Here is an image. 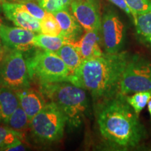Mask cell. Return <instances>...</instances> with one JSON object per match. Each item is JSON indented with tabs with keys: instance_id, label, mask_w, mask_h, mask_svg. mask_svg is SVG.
<instances>
[{
	"instance_id": "6da1fadb",
	"label": "cell",
	"mask_w": 151,
	"mask_h": 151,
	"mask_svg": "<svg viewBox=\"0 0 151 151\" xmlns=\"http://www.w3.org/2000/svg\"><path fill=\"white\" fill-rule=\"evenodd\" d=\"M96 118L100 134L107 145L117 150L139 146L147 138V132L139 116L118 92L109 99L99 101Z\"/></svg>"
},
{
	"instance_id": "7a4b0ae2",
	"label": "cell",
	"mask_w": 151,
	"mask_h": 151,
	"mask_svg": "<svg viewBox=\"0 0 151 151\" xmlns=\"http://www.w3.org/2000/svg\"><path fill=\"white\" fill-rule=\"evenodd\" d=\"M129 56L127 52H104L101 55L83 60L71 73L68 81L86 90L98 101L109 99L119 92L120 83Z\"/></svg>"
},
{
	"instance_id": "3957f363",
	"label": "cell",
	"mask_w": 151,
	"mask_h": 151,
	"mask_svg": "<svg viewBox=\"0 0 151 151\" xmlns=\"http://www.w3.org/2000/svg\"><path fill=\"white\" fill-rule=\"evenodd\" d=\"M42 92L61 109L71 129L80 127L89 112L87 91L69 82L41 86Z\"/></svg>"
},
{
	"instance_id": "277c9868",
	"label": "cell",
	"mask_w": 151,
	"mask_h": 151,
	"mask_svg": "<svg viewBox=\"0 0 151 151\" xmlns=\"http://www.w3.org/2000/svg\"><path fill=\"white\" fill-rule=\"evenodd\" d=\"M30 80L41 86L68 81L71 71L55 52L36 50L26 59Z\"/></svg>"
},
{
	"instance_id": "5b68a950",
	"label": "cell",
	"mask_w": 151,
	"mask_h": 151,
	"mask_svg": "<svg viewBox=\"0 0 151 151\" xmlns=\"http://www.w3.org/2000/svg\"><path fill=\"white\" fill-rule=\"evenodd\" d=\"M67 120L61 109L53 101L46 104L30 121L35 137L43 142H55L62 139Z\"/></svg>"
},
{
	"instance_id": "8992f818",
	"label": "cell",
	"mask_w": 151,
	"mask_h": 151,
	"mask_svg": "<svg viewBox=\"0 0 151 151\" xmlns=\"http://www.w3.org/2000/svg\"><path fill=\"white\" fill-rule=\"evenodd\" d=\"M140 92L151 93V62L139 55L129 57L122 75L119 92L124 95Z\"/></svg>"
},
{
	"instance_id": "52a82bcc",
	"label": "cell",
	"mask_w": 151,
	"mask_h": 151,
	"mask_svg": "<svg viewBox=\"0 0 151 151\" xmlns=\"http://www.w3.org/2000/svg\"><path fill=\"white\" fill-rule=\"evenodd\" d=\"M29 81L27 60L23 53L12 50L4 57L0 65V84L17 91L29 88Z\"/></svg>"
},
{
	"instance_id": "ba28073f",
	"label": "cell",
	"mask_w": 151,
	"mask_h": 151,
	"mask_svg": "<svg viewBox=\"0 0 151 151\" xmlns=\"http://www.w3.org/2000/svg\"><path fill=\"white\" fill-rule=\"evenodd\" d=\"M100 32L106 52L117 53L123 50L126 41V27L116 12L109 10L104 14Z\"/></svg>"
},
{
	"instance_id": "9c48e42d",
	"label": "cell",
	"mask_w": 151,
	"mask_h": 151,
	"mask_svg": "<svg viewBox=\"0 0 151 151\" xmlns=\"http://www.w3.org/2000/svg\"><path fill=\"white\" fill-rule=\"evenodd\" d=\"M70 9L85 31L100 29L101 17L97 0H72Z\"/></svg>"
},
{
	"instance_id": "30bf717a",
	"label": "cell",
	"mask_w": 151,
	"mask_h": 151,
	"mask_svg": "<svg viewBox=\"0 0 151 151\" xmlns=\"http://www.w3.org/2000/svg\"><path fill=\"white\" fill-rule=\"evenodd\" d=\"M35 32L20 27H9L0 24V39L3 44L11 50L26 52L35 46Z\"/></svg>"
},
{
	"instance_id": "8fae6325",
	"label": "cell",
	"mask_w": 151,
	"mask_h": 151,
	"mask_svg": "<svg viewBox=\"0 0 151 151\" xmlns=\"http://www.w3.org/2000/svg\"><path fill=\"white\" fill-rule=\"evenodd\" d=\"M5 16L17 27L41 33L40 20L34 18L22 8L19 3L4 1L1 4Z\"/></svg>"
},
{
	"instance_id": "7c38bea8",
	"label": "cell",
	"mask_w": 151,
	"mask_h": 151,
	"mask_svg": "<svg viewBox=\"0 0 151 151\" xmlns=\"http://www.w3.org/2000/svg\"><path fill=\"white\" fill-rule=\"evenodd\" d=\"M101 43L100 29H94L86 32L76 42L72 43V44L78 50L81 58L83 60L101 55L104 52L101 50Z\"/></svg>"
},
{
	"instance_id": "4fadbf2b",
	"label": "cell",
	"mask_w": 151,
	"mask_h": 151,
	"mask_svg": "<svg viewBox=\"0 0 151 151\" xmlns=\"http://www.w3.org/2000/svg\"><path fill=\"white\" fill-rule=\"evenodd\" d=\"M61 29V35L67 43H75L80 39L83 34V27L78 23L75 17L69 12V9H65L52 14Z\"/></svg>"
},
{
	"instance_id": "5bb4252c",
	"label": "cell",
	"mask_w": 151,
	"mask_h": 151,
	"mask_svg": "<svg viewBox=\"0 0 151 151\" xmlns=\"http://www.w3.org/2000/svg\"><path fill=\"white\" fill-rule=\"evenodd\" d=\"M16 93L18 96L20 106L27 114L30 121L42 110L46 104L41 94L30 87L17 90Z\"/></svg>"
},
{
	"instance_id": "9a60e30c",
	"label": "cell",
	"mask_w": 151,
	"mask_h": 151,
	"mask_svg": "<svg viewBox=\"0 0 151 151\" xmlns=\"http://www.w3.org/2000/svg\"><path fill=\"white\" fill-rule=\"evenodd\" d=\"M19 106L16 91L1 86L0 88V122L6 123L9 117Z\"/></svg>"
},
{
	"instance_id": "2e32d148",
	"label": "cell",
	"mask_w": 151,
	"mask_h": 151,
	"mask_svg": "<svg viewBox=\"0 0 151 151\" xmlns=\"http://www.w3.org/2000/svg\"><path fill=\"white\" fill-rule=\"evenodd\" d=\"M55 53L65 62L71 73L76 70L83 61L78 50L71 43H65Z\"/></svg>"
},
{
	"instance_id": "e0dca14e",
	"label": "cell",
	"mask_w": 151,
	"mask_h": 151,
	"mask_svg": "<svg viewBox=\"0 0 151 151\" xmlns=\"http://www.w3.org/2000/svg\"><path fill=\"white\" fill-rule=\"evenodd\" d=\"M67 41L62 36H50L40 33L36 35L34 39L35 47H39L43 50L55 52Z\"/></svg>"
},
{
	"instance_id": "ac0fdd59",
	"label": "cell",
	"mask_w": 151,
	"mask_h": 151,
	"mask_svg": "<svg viewBox=\"0 0 151 151\" xmlns=\"http://www.w3.org/2000/svg\"><path fill=\"white\" fill-rule=\"evenodd\" d=\"M134 22L141 40L151 46V11L138 15Z\"/></svg>"
},
{
	"instance_id": "d6986e66",
	"label": "cell",
	"mask_w": 151,
	"mask_h": 151,
	"mask_svg": "<svg viewBox=\"0 0 151 151\" xmlns=\"http://www.w3.org/2000/svg\"><path fill=\"white\" fill-rule=\"evenodd\" d=\"M6 124L10 129L22 134V132L27 129L28 124H30V120L23 109L19 106L9 117Z\"/></svg>"
},
{
	"instance_id": "ffe728a7",
	"label": "cell",
	"mask_w": 151,
	"mask_h": 151,
	"mask_svg": "<svg viewBox=\"0 0 151 151\" xmlns=\"http://www.w3.org/2000/svg\"><path fill=\"white\" fill-rule=\"evenodd\" d=\"M125 98L136 113L139 116L151 99V93L148 92H136L132 96L125 95Z\"/></svg>"
},
{
	"instance_id": "44dd1931",
	"label": "cell",
	"mask_w": 151,
	"mask_h": 151,
	"mask_svg": "<svg viewBox=\"0 0 151 151\" xmlns=\"http://www.w3.org/2000/svg\"><path fill=\"white\" fill-rule=\"evenodd\" d=\"M41 33L50 36H60L61 29L54 15L46 13V16L40 20Z\"/></svg>"
},
{
	"instance_id": "7402d4cb",
	"label": "cell",
	"mask_w": 151,
	"mask_h": 151,
	"mask_svg": "<svg viewBox=\"0 0 151 151\" xmlns=\"http://www.w3.org/2000/svg\"><path fill=\"white\" fill-rule=\"evenodd\" d=\"M21 137L22 134L9 127L0 126V150H3L6 147L15 143L22 142Z\"/></svg>"
},
{
	"instance_id": "603a6c76",
	"label": "cell",
	"mask_w": 151,
	"mask_h": 151,
	"mask_svg": "<svg viewBox=\"0 0 151 151\" xmlns=\"http://www.w3.org/2000/svg\"><path fill=\"white\" fill-rule=\"evenodd\" d=\"M131 11L134 22L138 15L151 11V0H124Z\"/></svg>"
},
{
	"instance_id": "cb8c5ba5",
	"label": "cell",
	"mask_w": 151,
	"mask_h": 151,
	"mask_svg": "<svg viewBox=\"0 0 151 151\" xmlns=\"http://www.w3.org/2000/svg\"><path fill=\"white\" fill-rule=\"evenodd\" d=\"M38 4L46 12L54 13L69 9L72 0H37Z\"/></svg>"
},
{
	"instance_id": "d4e9b609",
	"label": "cell",
	"mask_w": 151,
	"mask_h": 151,
	"mask_svg": "<svg viewBox=\"0 0 151 151\" xmlns=\"http://www.w3.org/2000/svg\"><path fill=\"white\" fill-rule=\"evenodd\" d=\"M20 5L27 13L39 20H42L47 13L39 4L32 1L21 3Z\"/></svg>"
},
{
	"instance_id": "484cf974",
	"label": "cell",
	"mask_w": 151,
	"mask_h": 151,
	"mask_svg": "<svg viewBox=\"0 0 151 151\" xmlns=\"http://www.w3.org/2000/svg\"><path fill=\"white\" fill-rule=\"evenodd\" d=\"M109 1H111L114 5H116V6H118V8H120L121 10L124 11L128 16L132 17L131 11H130L129 8H128L127 4H126V2L124 0H109Z\"/></svg>"
},
{
	"instance_id": "4316f807",
	"label": "cell",
	"mask_w": 151,
	"mask_h": 151,
	"mask_svg": "<svg viewBox=\"0 0 151 151\" xmlns=\"http://www.w3.org/2000/svg\"><path fill=\"white\" fill-rule=\"evenodd\" d=\"M26 148L25 147L23 146L22 142L20 143H15L14 145H11V146H9L4 149L3 150H25Z\"/></svg>"
},
{
	"instance_id": "83f0119b",
	"label": "cell",
	"mask_w": 151,
	"mask_h": 151,
	"mask_svg": "<svg viewBox=\"0 0 151 151\" xmlns=\"http://www.w3.org/2000/svg\"><path fill=\"white\" fill-rule=\"evenodd\" d=\"M33 1V0H5V1H9V2H12V3H24L27 2V1Z\"/></svg>"
},
{
	"instance_id": "f1b7e54d",
	"label": "cell",
	"mask_w": 151,
	"mask_h": 151,
	"mask_svg": "<svg viewBox=\"0 0 151 151\" xmlns=\"http://www.w3.org/2000/svg\"><path fill=\"white\" fill-rule=\"evenodd\" d=\"M3 58V48H2V44H1V41L0 39V60Z\"/></svg>"
},
{
	"instance_id": "f546056e",
	"label": "cell",
	"mask_w": 151,
	"mask_h": 151,
	"mask_svg": "<svg viewBox=\"0 0 151 151\" xmlns=\"http://www.w3.org/2000/svg\"><path fill=\"white\" fill-rule=\"evenodd\" d=\"M148 111H149V113H150V116L151 117V99H150V101H148Z\"/></svg>"
},
{
	"instance_id": "4dcf8cb0",
	"label": "cell",
	"mask_w": 151,
	"mask_h": 151,
	"mask_svg": "<svg viewBox=\"0 0 151 151\" xmlns=\"http://www.w3.org/2000/svg\"></svg>"
}]
</instances>
